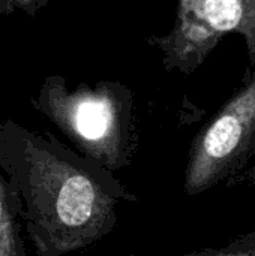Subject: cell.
I'll return each mask as SVG.
<instances>
[{
	"instance_id": "cell-3",
	"label": "cell",
	"mask_w": 255,
	"mask_h": 256,
	"mask_svg": "<svg viewBox=\"0 0 255 256\" xmlns=\"http://www.w3.org/2000/svg\"><path fill=\"white\" fill-rule=\"evenodd\" d=\"M255 158V70L194 138L183 190L197 196L239 174Z\"/></svg>"
},
{
	"instance_id": "cell-1",
	"label": "cell",
	"mask_w": 255,
	"mask_h": 256,
	"mask_svg": "<svg viewBox=\"0 0 255 256\" xmlns=\"http://www.w3.org/2000/svg\"><path fill=\"white\" fill-rule=\"evenodd\" d=\"M54 105L62 123L96 164L113 172L132 162L138 136L134 93L126 84H83L74 93L57 86Z\"/></svg>"
},
{
	"instance_id": "cell-5",
	"label": "cell",
	"mask_w": 255,
	"mask_h": 256,
	"mask_svg": "<svg viewBox=\"0 0 255 256\" xmlns=\"http://www.w3.org/2000/svg\"><path fill=\"white\" fill-rule=\"evenodd\" d=\"M243 183L245 184H248V186H254L255 188V164L254 166H251L248 171H246V174L243 176Z\"/></svg>"
},
{
	"instance_id": "cell-2",
	"label": "cell",
	"mask_w": 255,
	"mask_h": 256,
	"mask_svg": "<svg viewBox=\"0 0 255 256\" xmlns=\"http://www.w3.org/2000/svg\"><path fill=\"white\" fill-rule=\"evenodd\" d=\"M243 38L255 70V0H176V20L165 34L147 39L162 54L168 72L197 70L225 34Z\"/></svg>"
},
{
	"instance_id": "cell-6",
	"label": "cell",
	"mask_w": 255,
	"mask_h": 256,
	"mask_svg": "<svg viewBox=\"0 0 255 256\" xmlns=\"http://www.w3.org/2000/svg\"><path fill=\"white\" fill-rule=\"evenodd\" d=\"M0 219H2V202H0Z\"/></svg>"
},
{
	"instance_id": "cell-4",
	"label": "cell",
	"mask_w": 255,
	"mask_h": 256,
	"mask_svg": "<svg viewBox=\"0 0 255 256\" xmlns=\"http://www.w3.org/2000/svg\"><path fill=\"white\" fill-rule=\"evenodd\" d=\"M182 256H255V231L237 237L225 246L203 249Z\"/></svg>"
}]
</instances>
